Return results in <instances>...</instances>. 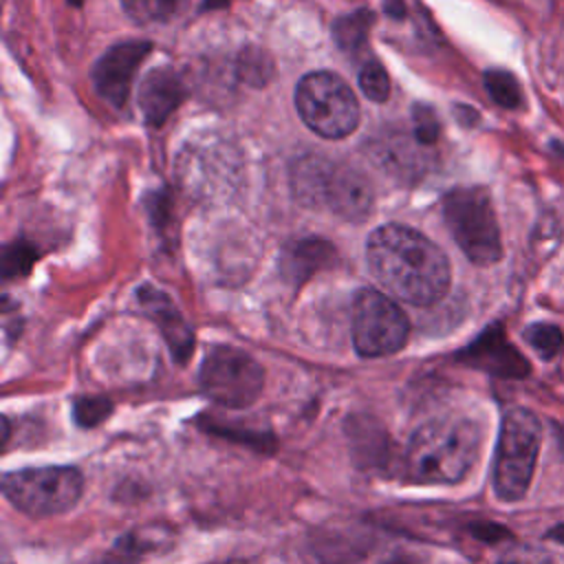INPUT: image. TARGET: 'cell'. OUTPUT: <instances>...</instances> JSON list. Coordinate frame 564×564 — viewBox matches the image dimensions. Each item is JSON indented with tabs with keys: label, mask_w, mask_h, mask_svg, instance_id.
Segmentation results:
<instances>
[{
	"label": "cell",
	"mask_w": 564,
	"mask_h": 564,
	"mask_svg": "<svg viewBox=\"0 0 564 564\" xmlns=\"http://www.w3.org/2000/svg\"><path fill=\"white\" fill-rule=\"evenodd\" d=\"M150 42L132 40L110 46L93 68V84L101 99L121 108L130 95L134 73L150 53Z\"/></svg>",
	"instance_id": "cell-9"
},
{
	"label": "cell",
	"mask_w": 564,
	"mask_h": 564,
	"mask_svg": "<svg viewBox=\"0 0 564 564\" xmlns=\"http://www.w3.org/2000/svg\"><path fill=\"white\" fill-rule=\"evenodd\" d=\"M540 436L542 427L533 412L524 408L505 412L494 460V489L500 500L513 502L527 494L540 452Z\"/></svg>",
	"instance_id": "cell-3"
},
{
	"label": "cell",
	"mask_w": 564,
	"mask_h": 564,
	"mask_svg": "<svg viewBox=\"0 0 564 564\" xmlns=\"http://www.w3.org/2000/svg\"><path fill=\"white\" fill-rule=\"evenodd\" d=\"M485 88H487L489 97L502 108L513 110L522 101L520 86H518L516 77L507 70H487L485 73Z\"/></svg>",
	"instance_id": "cell-18"
},
{
	"label": "cell",
	"mask_w": 564,
	"mask_h": 564,
	"mask_svg": "<svg viewBox=\"0 0 564 564\" xmlns=\"http://www.w3.org/2000/svg\"><path fill=\"white\" fill-rule=\"evenodd\" d=\"M416 145H421L414 134L410 137H386L375 148L377 163L383 165V170H390L403 178H408L412 172H421V161L416 159Z\"/></svg>",
	"instance_id": "cell-15"
},
{
	"label": "cell",
	"mask_w": 564,
	"mask_h": 564,
	"mask_svg": "<svg viewBox=\"0 0 564 564\" xmlns=\"http://www.w3.org/2000/svg\"><path fill=\"white\" fill-rule=\"evenodd\" d=\"M471 359L498 375H507V377H520L529 370L524 357L502 337V333L498 330H489L487 335H482L469 350Z\"/></svg>",
	"instance_id": "cell-13"
},
{
	"label": "cell",
	"mask_w": 564,
	"mask_h": 564,
	"mask_svg": "<svg viewBox=\"0 0 564 564\" xmlns=\"http://www.w3.org/2000/svg\"><path fill=\"white\" fill-rule=\"evenodd\" d=\"M524 339L542 359H553L564 344L562 330L553 324H531L524 330Z\"/></svg>",
	"instance_id": "cell-19"
},
{
	"label": "cell",
	"mask_w": 564,
	"mask_h": 564,
	"mask_svg": "<svg viewBox=\"0 0 564 564\" xmlns=\"http://www.w3.org/2000/svg\"><path fill=\"white\" fill-rule=\"evenodd\" d=\"M330 253L333 249L328 242H322V240L297 242L293 251L286 253V271L295 278V282H302L306 275L319 269L330 258Z\"/></svg>",
	"instance_id": "cell-17"
},
{
	"label": "cell",
	"mask_w": 564,
	"mask_h": 564,
	"mask_svg": "<svg viewBox=\"0 0 564 564\" xmlns=\"http://www.w3.org/2000/svg\"><path fill=\"white\" fill-rule=\"evenodd\" d=\"M139 297L143 300V306L154 315V319L163 328V335H165L174 357L185 361L192 350L194 337H192V330L187 328V324L181 319L178 311H174V306L161 291H150V289L141 291L139 289Z\"/></svg>",
	"instance_id": "cell-12"
},
{
	"label": "cell",
	"mask_w": 564,
	"mask_h": 564,
	"mask_svg": "<svg viewBox=\"0 0 564 564\" xmlns=\"http://www.w3.org/2000/svg\"><path fill=\"white\" fill-rule=\"evenodd\" d=\"M372 185L370 181L352 170V167H333L326 194H324V205L330 207L335 214L348 218V220H364L372 212Z\"/></svg>",
	"instance_id": "cell-10"
},
{
	"label": "cell",
	"mask_w": 564,
	"mask_h": 564,
	"mask_svg": "<svg viewBox=\"0 0 564 564\" xmlns=\"http://www.w3.org/2000/svg\"><path fill=\"white\" fill-rule=\"evenodd\" d=\"M185 90L178 75L170 68H154L139 88V108L150 126H161L181 104Z\"/></svg>",
	"instance_id": "cell-11"
},
{
	"label": "cell",
	"mask_w": 564,
	"mask_h": 564,
	"mask_svg": "<svg viewBox=\"0 0 564 564\" xmlns=\"http://www.w3.org/2000/svg\"><path fill=\"white\" fill-rule=\"evenodd\" d=\"M264 386L260 364L231 346H216L209 350L200 366L203 392L225 408L251 405Z\"/></svg>",
	"instance_id": "cell-8"
},
{
	"label": "cell",
	"mask_w": 564,
	"mask_h": 564,
	"mask_svg": "<svg viewBox=\"0 0 564 564\" xmlns=\"http://www.w3.org/2000/svg\"><path fill=\"white\" fill-rule=\"evenodd\" d=\"M549 538H555V540L564 542V527H557V529H553V531L549 533Z\"/></svg>",
	"instance_id": "cell-24"
},
{
	"label": "cell",
	"mask_w": 564,
	"mask_h": 564,
	"mask_svg": "<svg viewBox=\"0 0 564 564\" xmlns=\"http://www.w3.org/2000/svg\"><path fill=\"white\" fill-rule=\"evenodd\" d=\"M357 82H359L361 93L372 101H386L388 95H390L388 73L383 70V66L377 59L364 62V66L359 68V79Z\"/></svg>",
	"instance_id": "cell-20"
},
{
	"label": "cell",
	"mask_w": 564,
	"mask_h": 564,
	"mask_svg": "<svg viewBox=\"0 0 564 564\" xmlns=\"http://www.w3.org/2000/svg\"><path fill=\"white\" fill-rule=\"evenodd\" d=\"M295 108L302 121L326 139L348 137L359 123L355 93L339 75L328 70H315L300 79Z\"/></svg>",
	"instance_id": "cell-5"
},
{
	"label": "cell",
	"mask_w": 564,
	"mask_h": 564,
	"mask_svg": "<svg viewBox=\"0 0 564 564\" xmlns=\"http://www.w3.org/2000/svg\"><path fill=\"white\" fill-rule=\"evenodd\" d=\"M84 480L75 467H35L9 471L2 478L7 500L26 516L46 518L73 509Z\"/></svg>",
	"instance_id": "cell-6"
},
{
	"label": "cell",
	"mask_w": 564,
	"mask_h": 564,
	"mask_svg": "<svg viewBox=\"0 0 564 564\" xmlns=\"http://www.w3.org/2000/svg\"><path fill=\"white\" fill-rule=\"evenodd\" d=\"M438 121L434 117V112L427 108V106H416L414 108V139L421 143V145H432L436 139H438Z\"/></svg>",
	"instance_id": "cell-22"
},
{
	"label": "cell",
	"mask_w": 564,
	"mask_h": 564,
	"mask_svg": "<svg viewBox=\"0 0 564 564\" xmlns=\"http://www.w3.org/2000/svg\"><path fill=\"white\" fill-rule=\"evenodd\" d=\"M443 216L463 253L476 264H494L502 256L496 212L485 187H456L443 198Z\"/></svg>",
	"instance_id": "cell-4"
},
{
	"label": "cell",
	"mask_w": 564,
	"mask_h": 564,
	"mask_svg": "<svg viewBox=\"0 0 564 564\" xmlns=\"http://www.w3.org/2000/svg\"><path fill=\"white\" fill-rule=\"evenodd\" d=\"M110 412V403L104 399H84L77 401L75 416L82 425H97Z\"/></svg>",
	"instance_id": "cell-23"
},
{
	"label": "cell",
	"mask_w": 564,
	"mask_h": 564,
	"mask_svg": "<svg viewBox=\"0 0 564 564\" xmlns=\"http://www.w3.org/2000/svg\"><path fill=\"white\" fill-rule=\"evenodd\" d=\"M366 29H368L366 15L355 13L335 24V35L341 46H359V42H364L366 37Z\"/></svg>",
	"instance_id": "cell-21"
},
{
	"label": "cell",
	"mask_w": 564,
	"mask_h": 564,
	"mask_svg": "<svg viewBox=\"0 0 564 564\" xmlns=\"http://www.w3.org/2000/svg\"><path fill=\"white\" fill-rule=\"evenodd\" d=\"M480 430L465 416H441L421 425L405 449V476L416 485L458 482L476 463Z\"/></svg>",
	"instance_id": "cell-2"
},
{
	"label": "cell",
	"mask_w": 564,
	"mask_h": 564,
	"mask_svg": "<svg viewBox=\"0 0 564 564\" xmlns=\"http://www.w3.org/2000/svg\"><path fill=\"white\" fill-rule=\"evenodd\" d=\"M500 564H511V562H500Z\"/></svg>",
	"instance_id": "cell-25"
},
{
	"label": "cell",
	"mask_w": 564,
	"mask_h": 564,
	"mask_svg": "<svg viewBox=\"0 0 564 564\" xmlns=\"http://www.w3.org/2000/svg\"><path fill=\"white\" fill-rule=\"evenodd\" d=\"M333 163L322 156H304L293 167V192L304 205H324Z\"/></svg>",
	"instance_id": "cell-14"
},
{
	"label": "cell",
	"mask_w": 564,
	"mask_h": 564,
	"mask_svg": "<svg viewBox=\"0 0 564 564\" xmlns=\"http://www.w3.org/2000/svg\"><path fill=\"white\" fill-rule=\"evenodd\" d=\"M366 258L372 275L403 302L430 306L449 289L452 271L445 253L412 227H377L368 236Z\"/></svg>",
	"instance_id": "cell-1"
},
{
	"label": "cell",
	"mask_w": 564,
	"mask_h": 564,
	"mask_svg": "<svg viewBox=\"0 0 564 564\" xmlns=\"http://www.w3.org/2000/svg\"><path fill=\"white\" fill-rule=\"evenodd\" d=\"M410 333L405 313L375 289H361L352 304V344L361 357H386L403 348Z\"/></svg>",
	"instance_id": "cell-7"
},
{
	"label": "cell",
	"mask_w": 564,
	"mask_h": 564,
	"mask_svg": "<svg viewBox=\"0 0 564 564\" xmlns=\"http://www.w3.org/2000/svg\"><path fill=\"white\" fill-rule=\"evenodd\" d=\"M192 0H121L123 11L139 24H165L181 18Z\"/></svg>",
	"instance_id": "cell-16"
}]
</instances>
